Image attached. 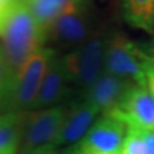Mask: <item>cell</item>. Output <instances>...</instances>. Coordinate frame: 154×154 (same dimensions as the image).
Masks as SVG:
<instances>
[{
	"label": "cell",
	"instance_id": "1",
	"mask_svg": "<svg viewBox=\"0 0 154 154\" xmlns=\"http://www.w3.org/2000/svg\"><path fill=\"white\" fill-rule=\"evenodd\" d=\"M44 30L27 5L13 2L0 14V49L14 73L37 50L44 47Z\"/></svg>",
	"mask_w": 154,
	"mask_h": 154
},
{
	"label": "cell",
	"instance_id": "2",
	"mask_svg": "<svg viewBox=\"0 0 154 154\" xmlns=\"http://www.w3.org/2000/svg\"><path fill=\"white\" fill-rule=\"evenodd\" d=\"M109 37L110 33L103 29L94 30L84 43L60 57L69 83L74 84L80 97L104 72Z\"/></svg>",
	"mask_w": 154,
	"mask_h": 154
},
{
	"label": "cell",
	"instance_id": "3",
	"mask_svg": "<svg viewBox=\"0 0 154 154\" xmlns=\"http://www.w3.org/2000/svg\"><path fill=\"white\" fill-rule=\"evenodd\" d=\"M54 54V49L44 46L30 56L14 73L7 97L2 104L7 113H26L33 109L47 66Z\"/></svg>",
	"mask_w": 154,
	"mask_h": 154
},
{
	"label": "cell",
	"instance_id": "4",
	"mask_svg": "<svg viewBox=\"0 0 154 154\" xmlns=\"http://www.w3.org/2000/svg\"><path fill=\"white\" fill-rule=\"evenodd\" d=\"M88 0H73L44 30L46 43L61 49H76L93 33Z\"/></svg>",
	"mask_w": 154,
	"mask_h": 154
},
{
	"label": "cell",
	"instance_id": "5",
	"mask_svg": "<svg viewBox=\"0 0 154 154\" xmlns=\"http://www.w3.org/2000/svg\"><path fill=\"white\" fill-rule=\"evenodd\" d=\"M147 57L149 54L144 51L141 43L123 33H111L106 49L104 72L144 86V63Z\"/></svg>",
	"mask_w": 154,
	"mask_h": 154
},
{
	"label": "cell",
	"instance_id": "6",
	"mask_svg": "<svg viewBox=\"0 0 154 154\" xmlns=\"http://www.w3.org/2000/svg\"><path fill=\"white\" fill-rule=\"evenodd\" d=\"M128 126L114 114L99 116L84 137L61 154H121Z\"/></svg>",
	"mask_w": 154,
	"mask_h": 154
},
{
	"label": "cell",
	"instance_id": "7",
	"mask_svg": "<svg viewBox=\"0 0 154 154\" xmlns=\"http://www.w3.org/2000/svg\"><path fill=\"white\" fill-rule=\"evenodd\" d=\"M64 111L66 109L63 106H53L23 113L19 154L38 149H51L60 131Z\"/></svg>",
	"mask_w": 154,
	"mask_h": 154
},
{
	"label": "cell",
	"instance_id": "8",
	"mask_svg": "<svg viewBox=\"0 0 154 154\" xmlns=\"http://www.w3.org/2000/svg\"><path fill=\"white\" fill-rule=\"evenodd\" d=\"M134 83L103 72L80 99L94 106L100 116L114 114Z\"/></svg>",
	"mask_w": 154,
	"mask_h": 154
},
{
	"label": "cell",
	"instance_id": "9",
	"mask_svg": "<svg viewBox=\"0 0 154 154\" xmlns=\"http://www.w3.org/2000/svg\"><path fill=\"white\" fill-rule=\"evenodd\" d=\"M99 116L100 113L97 111V109L90 104L88 101L83 99L74 101L64 111V119L61 123L60 131L51 146V149L56 150L59 147L67 149L79 143L87 134L90 127L99 119Z\"/></svg>",
	"mask_w": 154,
	"mask_h": 154
},
{
	"label": "cell",
	"instance_id": "10",
	"mask_svg": "<svg viewBox=\"0 0 154 154\" xmlns=\"http://www.w3.org/2000/svg\"><path fill=\"white\" fill-rule=\"evenodd\" d=\"M114 116L120 117L128 128L154 130V97L147 87L133 84Z\"/></svg>",
	"mask_w": 154,
	"mask_h": 154
},
{
	"label": "cell",
	"instance_id": "11",
	"mask_svg": "<svg viewBox=\"0 0 154 154\" xmlns=\"http://www.w3.org/2000/svg\"><path fill=\"white\" fill-rule=\"evenodd\" d=\"M67 94H69V79L63 69L61 59L54 54L47 66L37 99L34 101L32 110L60 106V103L64 100Z\"/></svg>",
	"mask_w": 154,
	"mask_h": 154
},
{
	"label": "cell",
	"instance_id": "12",
	"mask_svg": "<svg viewBox=\"0 0 154 154\" xmlns=\"http://www.w3.org/2000/svg\"><path fill=\"white\" fill-rule=\"evenodd\" d=\"M121 7L130 26L154 34V0H121Z\"/></svg>",
	"mask_w": 154,
	"mask_h": 154
},
{
	"label": "cell",
	"instance_id": "13",
	"mask_svg": "<svg viewBox=\"0 0 154 154\" xmlns=\"http://www.w3.org/2000/svg\"><path fill=\"white\" fill-rule=\"evenodd\" d=\"M23 113L0 116V154H19Z\"/></svg>",
	"mask_w": 154,
	"mask_h": 154
},
{
	"label": "cell",
	"instance_id": "14",
	"mask_svg": "<svg viewBox=\"0 0 154 154\" xmlns=\"http://www.w3.org/2000/svg\"><path fill=\"white\" fill-rule=\"evenodd\" d=\"M72 2L73 0H24V3L27 5L43 30H46V27Z\"/></svg>",
	"mask_w": 154,
	"mask_h": 154
},
{
	"label": "cell",
	"instance_id": "15",
	"mask_svg": "<svg viewBox=\"0 0 154 154\" xmlns=\"http://www.w3.org/2000/svg\"><path fill=\"white\" fill-rule=\"evenodd\" d=\"M121 154H149L143 138L136 128H128Z\"/></svg>",
	"mask_w": 154,
	"mask_h": 154
},
{
	"label": "cell",
	"instance_id": "16",
	"mask_svg": "<svg viewBox=\"0 0 154 154\" xmlns=\"http://www.w3.org/2000/svg\"><path fill=\"white\" fill-rule=\"evenodd\" d=\"M11 79H13V73H11L10 66L6 60L3 51L0 49V104H3V101L7 97Z\"/></svg>",
	"mask_w": 154,
	"mask_h": 154
},
{
	"label": "cell",
	"instance_id": "17",
	"mask_svg": "<svg viewBox=\"0 0 154 154\" xmlns=\"http://www.w3.org/2000/svg\"><path fill=\"white\" fill-rule=\"evenodd\" d=\"M144 86L154 97V56H149L144 63Z\"/></svg>",
	"mask_w": 154,
	"mask_h": 154
},
{
	"label": "cell",
	"instance_id": "18",
	"mask_svg": "<svg viewBox=\"0 0 154 154\" xmlns=\"http://www.w3.org/2000/svg\"><path fill=\"white\" fill-rule=\"evenodd\" d=\"M137 130V128H136ZM143 138L149 154H154V130H137Z\"/></svg>",
	"mask_w": 154,
	"mask_h": 154
},
{
	"label": "cell",
	"instance_id": "19",
	"mask_svg": "<svg viewBox=\"0 0 154 154\" xmlns=\"http://www.w3.org/2000/svg\"><path fill=\"white\" fill-rule=\"evenodd\" d=\"M20 154H59L54 149H38L33 151H27V153H20Z\"/></svg>",
	"mask_w": 154,
	"mask_h": 154
},
{
	"label": "cell",
	"instance_id": "20",
	"mask_svg": "<svg viewBox=\"0 0 154 154\" xmlns=\"http://www.w3.org/2000/svg\"><path fill=\"white\" fill-rule=\"evenodd\" d=\"M13 3V0H0V14Z\"/></svg>",
	"mask_w": 154,
	"mask_h": 154
},
{
	"label": "cell",
	"instance_id": "21",
	"mask_svg": "<svg viewBox=\"0 0 154 154\" xmlns=\"http://www.w3.org/2000/svg\"><path fill=\"white\" fill-rule=\"evenodd\" d=\"M13 2H23V0H13Z\"/></svg>",
	"mask_w": 154,
	"mask_h": 154
}]
</instances>
